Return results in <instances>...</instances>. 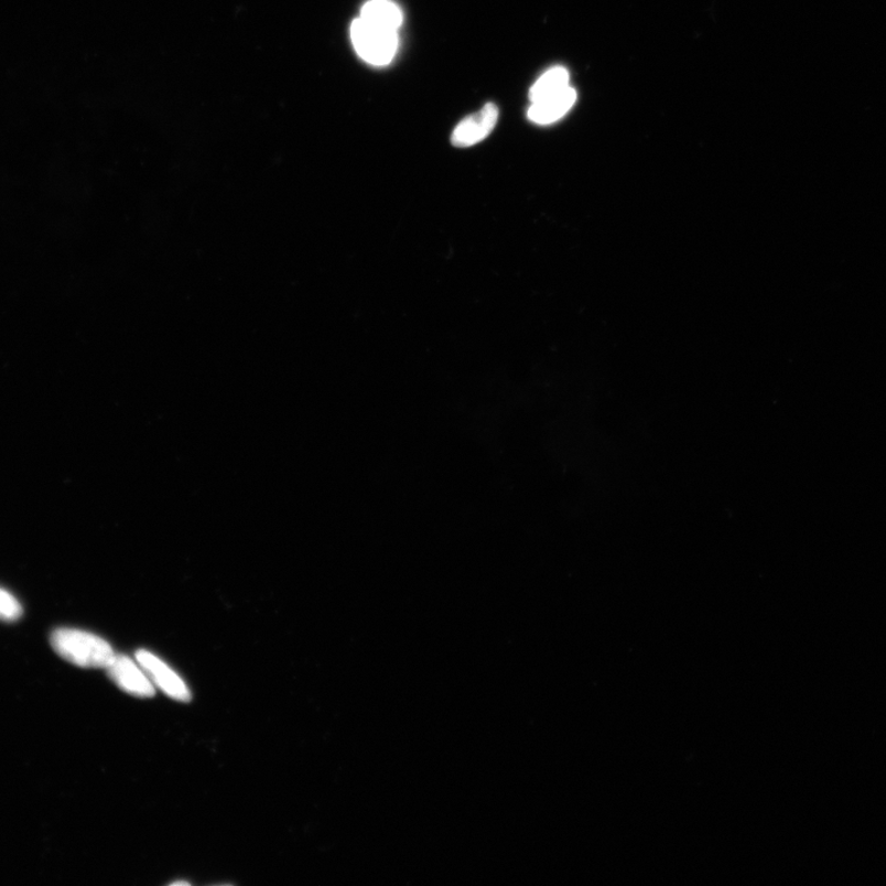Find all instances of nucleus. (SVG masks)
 I'll list each match as a JSON object with an SVG mask.
<instances>
[{
    "label": "nucleus",
    "mask_w": 886,
    "mask_h": 886,
    "mask_svg": "<svg viewBox=\"0 0 886 886\" xmlns=\"http://www.w3.org/2000/svg\"><path fill=\"white\" fill-rule=\"evenodd\" d=\"M499 119L497 105L489 102L478 111L462 120L452 133V144L467 148L482 142L493 132Z\"/></svg>",
    "instance_id": "obj_5"
},
{
    "label": "nucleus",
    "mask_w": 886,
    "mask_h": 886,
    "mask_svg": "<svg viewBox=\"0 0 886 886\" xmlns=\"http://www.w3.org/2000/svg\"><path fill=\"white\" fill-rule=\"evenodd\" d=\"M575 101L576 91L569 86L564 90L551 95V97L532 102L529 109V119L538 125L553 123L562 119L573 108Z\"/></svg>",
    "instance_id": "obj_6"
},
{
    "label": "nucleus",
    "mask_w": 886,
    "mask_h": 886,
    "mask_svg": "<svg viewBox=\"0 0 886 886\" xmlns=\"http://www.w3.org/2000/svg\"><path fill=\"white\" fill-rule=\"evenodd\" d=\"M172 885H190L187 882H175Z\"/></svg>",
    "instance_id": "obj_10"
},
{
    "label": "nucleus",
    "mask_w": 886,
    "mask_h": 886,
    "mask_svg": "<svg viewBox=\"0 0 886 886\" xmlns=\"http://www.w3.org/2000/svg\"><path fill=\"white\" fill-rule=\"evenodd\" d=\"M23 615L19 601L7 590L0 587V619L15 622Z\"/></svg>",
    "instance_id": "obj_9"
},
{
    "label": "nucleus",
    "mask_w": 886,
    "mask_h": 886,
    "mask_svg": "<svg viewBox=\"0 0 886 886\" xmlns=\"http://www.w3.org/2000/svg\"><path fill=\"white\" fill-rule=\"evenodd\" d=\"M110 680L126 693L134 698L151 699L155 694V685L148 674L136 662L126 656H115L107 669Z\"/></svg>",
    "instance_id": "obj_4"
},
{
    "label": "nucleus",
    "mask_w": 886,
    "mask_h": 886,
    "mask_svg": "<svg viewBox=\"0 0 886 886\" xmlns=\"http://www.w3.org/2000/svg\"><path fill=\"white\" fill-rule=\"evenodd\" d=\"M360 18L369 24L395 31L403 23L402 10L392 0H368Z\"/></svg>",
    "instance_id": "obj_7"
},
{
    "label": "nucleus",
    "mask_w": 886,
    "mask_h": 886,
    "mask_svg": "<svg viewBox=\"0 0 886 886\" xmlns=\"http://www.w3.org/2000/svg\"><path fill=\"white\" fill-rule=\"evenodd\" d=\"M136 660L153 684L158 685L169 698L184 703L192 701V692L183 679L154 653L141 649L136 652Z\"/></svg>",
    "instance_id": "obj_3"
},
{
    "label": "nucleus",
    "mask_w": 886,
    "mask_h": 886,
    "mask_svg": "<svg viewBox=\"0 0 886 886\" xmlns=\"http://www.w3.org/2000/svg\"><path fill=\"white\" fill-rule=\"evenodd\" d=\"M352 40L357 55L372 66L388 65L398 50L397 31L369 24L363 18L354 20Z\"/></svg>",
    "instance_id": "obj_2"
},
{
    "label": "nucleus",
    "mask_w": 886,
    "mask_h": 886,
    "mask_svg": "<svg viewBox=\"0 0 886 886\" xmlns=\"http://www.w3.org/2000/svg\"><path fill=\"white\" fill-rule=\"evenodd\" d=\"M568 87L569 72L563 67H554L547 71L543 76L533 84L530 90V100L531 102L542 100Z\"/></svg>",
    "instance_id": "obj_8"
},
{
    "label": "nucleus",
    "mask_w": 886,
    "mask_h": 886,
    "mask_svg": "<svg viewBox=\"0 0 886 886\" xmlns=\"http://www.w3.org/2000/svg\"><path fill=\"white\" fill-rule=\"evenodd\" d=\"M51 646L62 659L84 669H107L116 656L107 640L79 629H56Z\"/></svg>",
    "instance_id": "obj_1"
}]
</instances>
